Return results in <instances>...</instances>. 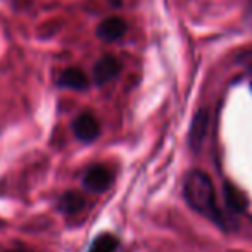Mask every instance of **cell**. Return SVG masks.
Returning <instances> with one entry per match:
<instances>
[{"instance_id": "6da1fadb", "label": "cell", "mask_w": 252, "mask_h": 252, "mask_svg": "<svg viewBox=\"0 0 252 252\" xmlns=\"http://www.w3.org/2000/svg\"><path fill=\"white\" fill-rule=\"evenodd\" d=\"M183 195L189 206L214 223H223V214L216 204V193L211 178L204 171L193 169L187 175L183 185Z\"/></svg>"}, {"instance_id": "7a4b0ae2", "label": "cell", "mask_w": 252, "mask_h": 252, "mask_svg": "<svg viewBox=\"0 0 252 252\" xmlns=\"http://www.w3.org/2000/svg\"><path fill=\"white\" fill-rule=\"evenodd\" d=\"M112 183V173L109 168L102 164H95L85 173V178H83V187L88 190V192H104L111 187Z\"/></svg>"}, {"instance_id": "3957f363", "label": "cell", "mask_w": 252, "mask_h": 252, "mask_svg": "<svg viewBox=\"0 0 252 252\" xmlns=\"http://www.w3.org/2000/svg\"><path fill=\"white\" fill-rule=\"evenodd\" d=\"M73 131L78 140L81 142H94L100 133V125L97 118L92 112H81L76 119L73 121Z\"/></svg>"}, {"instance_id": "277c9868", "label": "cell", "mask_w": 252, "mask_h": 252, "mask_svg": "<svg viewBox=\"0 0 252 252\" xmlns=\"http://www.w3.org/2000/svg\"><path fill=\"white\" fill-rule=\"evenodd\" d=\"M121 71V64L114 56H104L102 59L97 61L94 67V80L97 85H107L114 78H118Z\"/></svg>"}, {"instance_id": "5b68a950", "label": "cell", "mask_w": 252, "mask_h": 252, "mask_svg": "<svg viewBox=\"0 0 252 252\" xmlns=\"http://www.w3.org/2000/svg\"><path fill=\"white\" fill-rule=\"evenodd\" d=\"M128 30V25L123 18H118V16H112V18H107L98 25L97 28V36L104 42H116V40L123 38Z\"/></svg>"}, {"instance_id": "8992f818", "label": "cell", "mask_w": 252, "mask_h": 252, "mask_svg": "<svg viewBox=\"0 0 252 252\" xmlns=\"http://www.w3.org/2000/svg\"><path fill=\"white\" fill-rule=\"evenodd\" d=\"M207 123H209V114H207L206 109H200L193 118L192 126H190V147L193 151H197L202 145V140L207 131Z\"/></svg>"}, {"instance_id": "52a82bcc", "label": "cell", "mask_w": 252, "mask_h": 252, "mask_svg": "<svg viewBox=\"0 0 252 252\" xmlns=\"http://www.w3.org/2000/svg\"><path fill=\"white\" fill-rule=\"evenodd\" d=\"M57 85L69 90H85L88 87V76L78 67H67L61 73Z\"/></svg>"}, {"instance_id": "ba28073f", "label": "cell", "mask_w": 252, "mask_h": 252, "mask_svg": "<svg viewBox=\"0 0 252 252\" xmlns=\"http://www.w3.org/2000/svg\"><path fill=\"white\" fill-rule=\"evenodd\" d=\"M87 206L85 197L78 192H66L59 200V209L66 214H74L80 213L83 207Z\"/></svg>"}, {"instance_id": "9c48e42d", "label": "cell", "mask_w": 252, "mask_h": 252, "mask_svg": "<svg viewBox=\"0 0 252 252\" xmlns=\"http://www.w3.org/2000/svg\"><path fill=\"white\" fill-rule=\"evenodd\" d=\"M118 249V238L111 233L98 235L94 242H92L88 252H114Z\"/></svg>"}, {"instance_id": "30bf717a", "label": "cell", "mask_w": 252, "mask_h": 252, "mask_svg": "<svg viewBox=\"0 0 252 252\" xmlns=\"http://www.w3.org/2000/svg\"><path fill=\"white\" fill-rule=\"evenodd\" d=\"M224 192H226V202H228V206H230L231 209H235V211L245 209V206H247V200H245V197L242 195L240 190H237L233 185H226V187H224Z\"/></svg>"}, {"instance_id": "8fae6325", "label": "cell", "mask_w": 252, "mask_h": 252, "mask_svg": "<svg viewBox=\"0 0 252 252\" xmlns=\"http://www.w3.org/2000/svg\"><path fill=\"white\" fill-rule=\"evenodd\" d=\"M238 63H240L242 66L245 67V69H251L252 71V49L240 52V56H238Z\"/></svg>"}, {"instance_id": "7c38bea8", "label": "cell", "mask_w": 252, "mask_h": 252, "mask_svg": "<svg viewBox=\"0 0 252 252\" xmlns=\"http://www.w3.org/2000/svg\"><path fill=\"white\" fill-rule=\"evenodd\" d=\"M249 16H251V18H252V9H251V11H249ZM252 23V21H251Z\"/></svg>"}, {"instance_id": "4fadbf2b", "label": "cell", "mask_w": 252, "mask_h": 252, "mask_svg": "<svg viewBox=\"0 0 252 252\" xmlns=\"http://www.w3.org/2000/svg\"><path fill=\"white\" fill-rule=\"evenodd\" d=\"M251 90H252V83H251Z\"/></svg>"}, {"instance_id": "5bb4252c", "label": "cell", "mask_w": 252, "mask_h": 252, "mask_svg": "<svg viewBox=\"0 0 252 252\" xmlns=\"http://www.w3.org/2000/svg\"><path fill=\"white\" fill-rule=\"evenodd\" d=\"M18 252H23V251H18Z\"/></svg>"}]
</instances>
